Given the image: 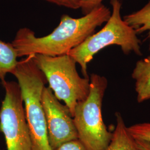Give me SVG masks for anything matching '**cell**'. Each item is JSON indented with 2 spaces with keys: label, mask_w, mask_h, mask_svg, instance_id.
I'll return each instance as SVG.
<instances>
[{
  "label": "cell",
  "mask_w": 150,
  "mask_h": 150,
  "mask_svg": "<svg viewBox=\"0 0 150 150\" xmlns=\"http://www.w3.org/2000/svg\"><path fill=\"white\" fill-rule=\"evenodd\" d=\"M134 139L145 141L150 143V123H138L127 127Z\"/></svg>",
  "instance_id": "cell-12"
},
{
  "label": "cell",
  "mask_w": 150,
  "mask_h": 150,
  "mask_svg": "<svg viewBox=\"0 0 150 150\" xmlns=\"http://www.w3.org/2000/svg\"><path fill=\"white\" fill-rule=\"evenodd\" d=\"M150 38V43H149V49H150V36L149 37Z\"/></svg>",
  "instance_id": "cell-17"
},
{
  "label": "cell",
  "mask_w": 150,
  "mask_h": 150,
  "mask_svg": "<svg viewBox=\"0 0 150 150\" xmlns=\"http://www.w3.org/2000/svg\"><path fill=\"white\" fill-rule=\"evenodd\" d=\"M110 10L102 5L80 18L63 15L59 25L47 35L38 38L33 31L20 29L11 42L18 57L41 54L50 56L66 54L82 43L96 28L108 20Z\"/></svg>",
  "instance_id": "cell-1"
},
{
  "label": "cell",
  "mask_w": 150,
  "mask_h": 150,
  "mask_svg": "<svg viewBox=\"0 0 150 150\" xmlns=\"http://www.w3.org/2000/svg\"><path fill=\"white\" fill-rule=\"evenodd\" d=\"M5 96L0 108V131L7 150H32L21 91L18 83L1 82Z\"/></svg>",
  "instance_id": "cell-6"
},
{
  "label": "cell",
  "mask_w": 150,
  "mask_h": 150,
  "mask_svg": "<svg viewBox=\"0 0 150 150\" xmlns=\"http://www.w3.org/2000/svg\"><path fill=\"white\" fill-rule=\"evenodd\" d=\"M57 5L76 10L80 8V0H45Z\"/></svg>",
  "instance_id": "cell-14"
},
{
  "label": "cell",
  "mask_w": 150,
  "mask_h": 150,
  "mask_svg": "<svg viewBox=\"0 0 150 150\" xmlns=\"http://www.w3.org/2000/svg\"><path fill=\"white\" fill-rule=\"evenodd\" d=\"M90 85L88 96L75 107L74 122L78 139L86 150H106L112 137L102 118V100L107 79L93 74L90 77Z\"/></svg>",
  "instance_id": "cell-4"
},
{
  "label": "cell",
  "mask_w": 150,
  "mask_h": 150,
  "mask_svg": "<svg viewBox=\"0 0 150 150\" xmlns=\"http://www.w3.org/2000/svg\"><path fill=\"white\" fill-rule=\"evenodd\" d=\"M12 74L18 81L21 91L32 150H52L41 101L42 91L47 82L45 76L33 59V55L18 61Z\"/></svg>",
  "instance_id": "cell-2"
},
{
  "label": "cell",
  "mask_w": 150,
  "mask_h": 150,
  "mask_svg": "<svg viewBox=\"0 0 150 150\" xmlns=\"http://www.w3.org/2000/svg\"><path fill=\"white\" fill-rule=\"evenodd\" d=\"M123 20L133 28L137 34L148 31L150 36V0L139 11L130 13L123 17Z\"/></svg>",
  "instance_id": "cell-11"
},
{
  "label": "cell",
  "mask_w": 150,
  "mask_h": 150,
  "mask_svg": "<svg viewBox=\"0 0 150 150\" xmlns=\"http://www.w3.org/2000/svg\"><path fill=\"white\" fill-rule=\"evenodd\" d=\"M135 140L140 150H150V143L142 140Z\"/></svg>",
  "instance_id": "cell-16"
},
{
  "label": "cell",
  "mask_w": 150,
  "mask_h": 150,
  "mask_svg": "<svg viewBox=\"0 0 150 150\" xmlns=\"http://www.w3.org/2000/svg\"><path fill=\"white\" fill-rule=\"evenodd\" d=\"M41 101L52 150H56L67 142L78 139L77 132L69 109L59 102L49 87H43Z\"/></svg>",
  "instance_id": "cell-7"
},
{
  "label": "cell",
  "mask_w": 150,
  "mask_h": 150,
  "mask_svg": "<svg viewBox=\"0 0 150 150\" xmlns=\"http://www.w3.org/2000/svg\"><path fill=\"white\" fill-rule=\"evenodd\" d=\"M16 49L12 43L0 40V80H5L6 76L12 74L18 63Z\"/></svg>",
  "instance_id": "cell-10"
},
{
  "label": "cell",
  "mask_w": 150,
  "mask_h": 150,
  "mask_svg": "<svg viewBox=\"0 0 150 150\" xmlns=\"http://www.w3.org/2000/svg\"><path fill=\"white\" fill-rule=\"evenodd\" d=\"M116 125L110 143L106 150H140L130 134L121 115L116 113Z\"/></svg>",
  "instance_id": "cell-9"
},
{
  "label": "cell",
  "mask_w": 150,
  "mask_h": 150,
  "mask_svg": "<svg viewBox=\"0 0 150 150\" xmlns=\"http://www.w3.org/2000/svg\"><path fill=\"white\" fill-rule=\"evenodd\" d=\"M33 59L45 76L54 96L64 101L73 117L77 104L89 94L90 78L81 77L76 62L68 54L57 56L36 54Z\"/></svg>",
  "instance_id": "cell-5"
},
{
  "label": "cell",
  "mask_w": 150,
  "mask_h": 150,
  "mask_svg": "<svg viewBox=\"0 0 150 150\" xmlns=\"http://www.w3.org/2000/svg\"><path fill=\"white\" fill-rule=\"evenodd\" d=\"M102 1L103 0H80V8L84 15H86L102 5Z\"/></svg>",
  "instance_id": "cell-13"
},
{
  "label": "cell",
  "mask_w": 150,
  "mask_h": 150,
  "mask_svg": "<svg viewBox=\"0 0 150 150\" xmlns=\"http://www.w3.org/2000/svg\"><path fill=\"white\" fill-rule=\"evenodd\" d=\"M138 102L150 99V55L138 61L132 71Z\"/></svg>",
  "instance_id": "cell-8"
},
{
  "label": "cell",
  "mask_w": 150,
  "mask_h": 150,
  "mask_svg": "<svg viewBox=\"0 0 150 150\" xmlns=\"http://www.w3.org/2000/svg\"><path fill=\"white\" fill-rule=\"evenodd\" d=\"M56 150H86L79 139L72 140L60 146Z\"/></svg>",
  "instance_id": "cell-15"
},
{
  "label": "cell",
  "mask_w": 150,
  "mask_h": 150,
  "mask_svg": "<svg viewBox=\"0 0 150 150\" xmlns=\"http://www.w3.org/2000/svg\"><path fill=\"white\" fill-rule=\"evenodd\" d=\"M110 4L112 11L105 26L67 54L80 64L84 77L89 78L87 64L93 59V56L108 46H120L123 53L126 54L131 52L139 56L142 54L137 33L122 18L120 0H110Z\"/></svg>",
  "instance_id": "cell-3"
},
{
  "label": "cell",
  "mask_w": 150,
  "mask_h": 150,
  "mask_svg": "<svg viewBox=\"0 0 150 150\" xmlns=\"http://www.w3.org/2000/svg\"><path fill=\"white\" fill-rule=\"evenodd\" d=\"M0 150H1V149H0Z\"/></svg>",
  "instance_id": "cell-18"
}]
</instances>
